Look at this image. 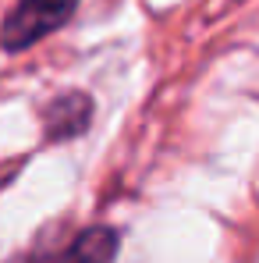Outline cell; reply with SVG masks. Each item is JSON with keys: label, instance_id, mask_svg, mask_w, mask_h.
I'll list each match as a JSON object with an SVG mask.
<instances>
[{"label": "cell", "instance_id": "cell-2", "mask_svg": "<svg viewBox=\"0 0 259 263\" xmlns=\"http://www.w3.org/2000/svg\"><path fill=\"white\" fill-rule=\"evenodd\" d=\"M89 118H92V100L86 92H61L43 110L46 139H53V142L75 139V135H82L89 128Z\"/></svg>", "mask_w": 259, "mask_h": 263}, {"label": "cell", "instance_id": "cell-1", "mask_svg": "<svg viewBox=\"0 0 259 263\" xmlns=\"http://www.w3.org/2000/svg\"><path fill=\"white\" fill-rule=\"evenodd\" d=\"M75 7H78V0H18L14 11L0 25V46L18 53L25 46L39 43L61 25H68Z\"/></svg>", "mask_w": 259, "mask_h": 263}, {"label": "cell", "instance_id": "cell-3", "mask_svg": "<svg viewBox=\"0 0 259 263\" xmlns=\"http://www.w3.org/2000/svg\"><path fill=\"white\" fill-rule=\"evenodd\" d=\"M117 246H121V238L114 228H89L68 246L61 263H114Z\"/></svg>", "mask_w": 259, "mask_h": 263}]
</instances>
